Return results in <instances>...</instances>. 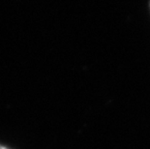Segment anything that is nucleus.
<instances>
[{
    "label": "nucleus",
    "mask_w": 150,
    "mask_h": 149,
    "mask_svg": "<svg viewBox=\"0 0 150 149\" xmlns=\"http://www.w3.org/2000/svg\"><path fill=\"white\" fill-rule=\"evenodd\" d=\"M0 149H9V148L5 147V146H2V145H0Z\"/></svg>",
    "instance_id": "f257e3e1"
}]
</instances>
